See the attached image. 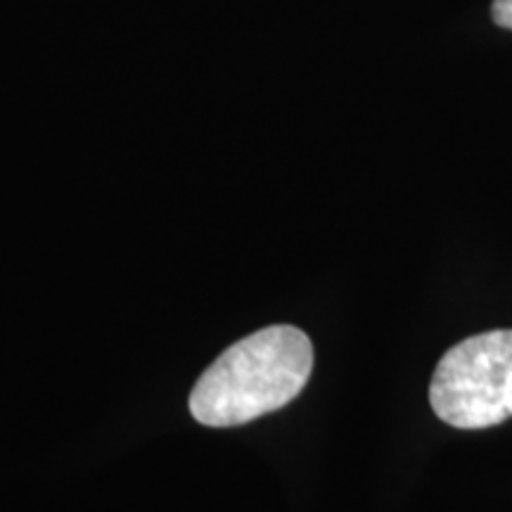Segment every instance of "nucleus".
I'll return each mask as SVG.
<instances>
[{
  "label": "nucleus",
  "instance_id": "f257e3e1",
  "mask_svg": "<svg viewBox=\"0 0 512 512\" xmlns=\"http://www.w3.org/2000/svg\"><path fill=\"white\" fill-rule=\"evenodd\" d=\"M313 344L292 325H271L216 358L190 394L192 418L207 427H235L278 411L309 382Z\"/></svg>",
  "mask_w": 512,
  "mask_h": 512
},
{
  "label": "nucleus",
  "instance_id": "f03ea898",
  "mask_svg": "<svg viewBox=\"0 0 512 512\" xmlns=\"http://www.w3.org/2000/svg\"><path fill=\"white\" fill-rule=\"evenodd\" d=\"M430 403L446 425L484 430L512 418V330L467 337L441 356Z\"/></svg>",
  "mask_w": 512,
  "mask_h": 512
},
{
  "label": "nucleus",
  "instance_id": "7ed1b4c3",
  "mask_svg": "<svg viewBox=\"0 0 512 512\" xmlns=\"http://www.w3.org/2000/svg\"><path fill=\"white\" fill-rule=\"evenodd\" d=\"M494 22L503 29H512V0H496L494 3Z\"/></svg>",
  "mask_w": 512,
  "mask_h": 512
}]
</instances>
